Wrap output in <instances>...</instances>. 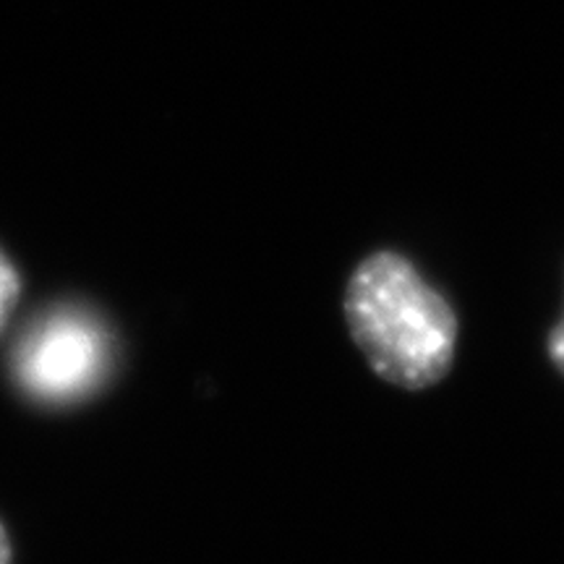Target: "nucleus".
<instances>
[{"label":"nucleus","mask_w":564,"mask_h":564,"mask_svg":"<svg viewBox=\"0 0 564 564\" xmlns=\"http://www.w3.org/2000/svg\"><path fill=\"white\" fill-rule=\"evenodd\" d=\"M546 348H549V358H552L556 369L564 373V316H562V322L552 329V333H549Z\"/></svg>","instance_id":"20e7f679"},{"label":"nucleus","mask_w":564,"mask_h":564,"mask_svg":"<svg viewBox=\"0 0 564 564\" xmlns=\"http://www.w3.org/2000/svg\"><path fill=\"white\" fill-rule=\"evenodd\" d=\"M345 319L366 361L390 384L423 390L453 366V306L400 253L377 251L352 272Z\"/></svg>","instance_id":"f257e3e1"},{"label":"nucleus","mask_w":564,"mask_h":564,"mask_svg":"<svg viewBox=\"0 0 564 564\" xmlns=\"http://www.w3.org/2000/svg\"><path fill=\"white\" fill-rule=\"evenodd\" d=\"M0 564H13L11 535H9V531H6L3 520H0Z\"/></svg>","instance_id":"39448f33"},{"label":"nucleus","mask_w":564,"mask_h":564,"mask_svg":"<svg viewBox=\"0 0 564 564\" xmlns=\"http://www.w3.org/2000/svg\"><path fill=\"white\" fill-rule=\"evenodd\" d=\"M21 295V280L17 267L9 262L3 251H0V333L9 324L13 308H17Z\"/></svg>","instance_id":"7ed1b4c3"},{"label":"nucleus","mask_w":564,"mask_h":564,"mask_svg":"<svg viewBox=\"0 0 564 564\" xmlns=\"http://www.w3.org/2000/svg\"><path fill=\"white\" fill-rule=\"evenodd\" d=\"M108 369V337L82 312L42 316L13 350V373L32 398L47 403L84 398Z\"/></svg>","instance_id":"f03ea898"}]
</instances>
